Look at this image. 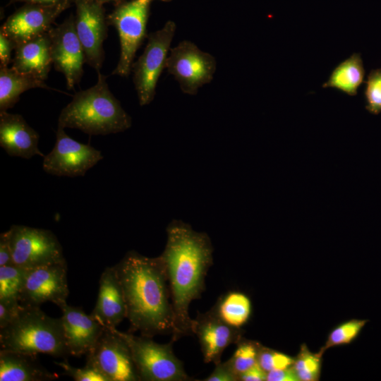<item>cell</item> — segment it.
<instances>
[{"label":"cell","instance_id":"cell-1","mask_svg":"<svg viewBox=\"0 0 381 381\" xmlns=\"http://www.w3.org/2000/svg\"><path fill=\"white\" fill-rule=\"evenodd\" d=\"M167 243L160 255L165 264L174 315L171 341L193 334L189 306L201 297L205 277L213 264V247L206 233L194 231L180 220L167 228Z\"/></svg>","mask_w":381,"mask_h":381},{"label":"cell","instance_id":"cell-2","mask_svg":"<svg viewBox=\"0 0 381 381\" xmlns=\"http://www.w3.org/2000/svg\"><path fill=\"white\" fill-rule=\"evenodd\" d=\"M123 289L129 332L153 338L174 332V315L165 264L135 250L113 266Z\"/></svg>","mask_w":381,"mask_h":381},{"label":"cell","instance_id":"cell-3","mask_svg":"<svg viewBox=\"0 0 381 381\" xmlns=\"http://www.w3.org/2000/svg\"><path fill=\"white\" fill-rule=\"evenodd\" d=\"M131 124V116L99 72L95 85L75 93L58 119V126L78 129L89 135L117 133L128 129Z\"/></svg>","mask_w":381,"mask_h":381},{"label":"cell","instance_id":"cell-4","mask_svg":"<svg viewBox=\"0 0 381 381\" xmlns=\"http://www.w3.org/2000/svg\"><path fill=\"white\" fill-rule=\"evenodd\" d=\"M0 350L71 356L61 318L50 317L38 306L20 305L12 322L0 329Z\"/></svg>","mask_w":381,"mask_h":381},{"label":"cell","instance_id":"cell-5","mask_svg":"<svg viewBox=\"0 0 381 381\" xmlns=\"http://www.w3.org/2000/svg\"><path fill=\"white\" fill-rule=\"evenodd\" d=\"M131 348L140 381H189L181 361L174 354L172 344H159L152 338L121 332Z\"/></svg>","mask_w":381,"mask_h":381},{"label":"cell","instance_id":"cell-6","mask_svg":"<svg viewBox=\"0 0 381 381\" xmlns=\"http://www.w3.org/2000/svg\"><path fill=\"white\" fill-rule=\"evenodd\" d=\"M152 0H131L119 4L107 16V23L117 30L120 57L112 75L128 76L138 48L146 36L150 6Z\"/></svg>","mask_w":381,"mask_h":381},{"label":"cell","instance_id":"cell-7","mask_svg":"<svg viewBox=\"0 0 381 381\" xmlns=\"http://www.w3.org/2000/svg\"><path fill=\"white\" fill-rule=\"evenodd\" d=\"M6 231L13 265L30 270L66 262L62 246L52 231L14 224Z\"/></svg>","mask_w":381,"mask_h":381},{"label":"cell","instance_id":"cell-8","mask_svg":"<svg viewBox=\"0 0 381 381\" xmlns=\"http://www.w3.org/2000/svg\"><path fill=\"white\" fill-rule=\"evenodd\" d=\"M174 21H167L159 30L151 32L146 47L133 64V80L140 106L154 99L159 78L166 68L169 50L176 31Z\"/></svg>","mask_w":381,"mask_h":381},{"label":"cell","instance_id":"cell-9","mask_svg":"<svg viewBox=\"0 0 381 381\" xmlns=\"http://www.w3.org/2000/svg\"><path fill=\"white\" fill-rule=\"evenodd\" d=\"M86 364L100 372L108 381H140L129 344L116 328L104 327L86 354Z\"/></svg>","mask_w":381,"mask_h":381},{"label":"cell","instance_id":"cell-10","mask_svg":"<svg viewBox=\"0 0 381 381\" xmlns=\"http://www.w3.org/2000/svg\"><path fill=\"white\" fill-rule=\"evenodd\" d=\"M217 68L215 58L194 43L183 40L170 49L166 68L177 80L183 92L195 95L209 83Z\"/></svg>","mask_w":381,"mask_h":381},{"label":"cell","instance_id":"cell-11","mask_svg":"<svg viewBox=\"0 0 381 381\" xmlns=\"http://www.w3.org/2000/svg\"><path fill=\"white\" fill-rule=\"evenodd\" d=\"M68 294L64 262L26 270L18 301L21 306L38 307L52 302L61 309L67 304Z\"/></svg>","mask_w":381,"mask_h":381},{"label":"cell","instance_id":"cell-12","mask_svg":"<svg viewBox=\"0 0 381 381\" xmlns=\"http://www.w3.org/2000/svg\"><path fill=\"white\" fill-rule=\"evenodd\" d=\"M102 159L99 150L75 140L58 126L54 146L44 155L42 168L46 173L58 176H81Z\"/></svg>","mask_w":381,"mask_h":381},{"label":"cell","instance_id":"cell-13","mask_svg":"<svg viewBox=\"0 0 381 381\" xmlns=\"http://www.w3.org/2000/svg\"><path fill=\"white\" fill-rule=\"evenodd\" d=\"M75 28L85 62L98 73L104 59L103 42L107 35V17L103 4L95 0H73Z\"/></svg>","mask_w":381,"mask_h":381},{"label":"cell","instance_id":"cell-14","mask_svg":"<svg viewBox=\"0 0 381 381\" xmlns=\"http://www.w3.org/2000/svg\"><path fill=\"white\" fill-rule=\"evenodd\" d=\"M52 63L66 79L67 88L73 90L83 74L85 56L75 32L74 15L49 30Z\"/></svg>","mask_w":381,"mask_h":381},{"label":"cell","instance_id":"cell-15","mask_svg":"<svg viewBox=\"0 0 381 381\" xmlns=\"http://www.w3.org/2000/svg\"><path fill=\"white\" fill-rule=\"evenodd\" d=\"M69 6L25 4L7 18L0 32L9 37L16 47L49 32L55 19Z\"/></svg>","mask_w":381,"mask_h":381},{"label":"cell","instance_id":"cell-16","mask_svg":"<svg viewBox=\"0 0 381 381\" xmlns=\"http://www.w3.org/2000/svg\"><path fill=\"white\" fill-rule=\"evenodd\" d=\"M193 330L198 339L204 362L214 365L221 362L226 348L242 338L241 329L226 324L212 310L198 313L193 319Z\"/></svg>","mask_w":381,"mask_h":381},{"label":"cell","instance_id":"cell-17","mask_svg":"<svg viewBox=\"0 0 381 381\" xmlns=\"http://www.w3.org/2000/svg\"><path fill=\"white\" fill-rule=\"evenodd\" d=\"M60 317L70 356L86 355L94 346L104 327L82 308L68 305L61 308Z\"/></svg>","mask_w":381,"mask_h":381},{"label":"cell","instance_id":"cell-18","mask_svg":"<svg viewBox=\"0 0 381 381\" xmlns=\"http://www.w3.org/2000/svg\"><path fill=\"white\" fill-rule=\"evenodd\" d=\"M40 136L24 118L7 111L0 112V146L11 157H44L38 147Z\"/></svg>","mask_w":381,"mask_h":381},{"label":"cell","instance_id":"cell-19","mask_svg":"<svg viewBox=\"0 0 381 381\" xmlns=\"http://www.w3.org/2000/svg\"><path fill=\"white\" fill-rule=\"evenodd\" d=\"M104 327L116 328L126 318L123 292L114 267H107L99 280V291L91 314Z\"/></svg>","mask_w":381,"mask_h":381},{"label":"cell","instance_id":"cell-20","mask_svg":"<svg viewBox=\"0 0 381 381\" xmlns=\"http://www.w3.org/2000/svg\"><path fill=\"white\" fill-rule=\"evenodd\" d=\"M52 63L49 32L17 45L12 67L18 72L32 75L44 81Z\"/></svg>","mask_w":381,"mask_h":381},{"label":"cell","instance_id":"cell-21","mask_svg":"<svg viewBox=\"0 0 381 381\" xmlns=\"http://www.w3.org/2000/svg\"><path fill=\"white\" fill-rule=\"evenodd\" d=\"M58 377L38 362L36 355L0 350V381H51Z\"/></svg>","mask_w":381,"mask_h":381},{"label":"cell","instance_id":"cell-22","mask_svg":"<svg viewBox=\"0 0 381 381\" xmlns=\"http://www.w3.org/2000/svg\"><path fill=\"white\" fill-rule=\"evenodd\" d=\"M33 88H49L37 77L11 67H0V112L13 107L24 92Z\"/></svg>","mask_w":381,"mask_h":381},{"label":"cell","instance_id":"cell-23","mask_svg":"<svg viewBox=\"0 0 381 381\" xmlns=\"http://www.w3.org/2000/svg\"><path fill=\"white\" fill-rule=\"evenodd\" d=\"M364 77L365 68L361 54L353 53L333 69L322 87H332L354 96L357 95Z\"/></svg>","mask_w":381,"mask_h":381},{"label":"cell","instance_id":"cell-24","mask_svg":"<svg viewBox=\"0 0 381 381\" xmlns=\"http://www.w3.org/2000/svg\"><path fill=\"white\" fill-rule=\"evenodd\" d=\"M211 310L226 324L241 329L248 322L252 306L246 294L234 291L222 295Z\"/></svg>","mask_w":381,"mask_h":381},{"label":"cell","instance_id":"cell-25","mask_svg":"<svg viewBox=\"0 0 381 381\" xmlns=\"http://www.w3.org/2000/svg\"><path fill=\"white\" fill-rule=\"evenodd\" d=\"M25 270L15 265L0 267V301L19 303Z\"/></svg>","mask_w":381,"mask_h":381},{"label":"cell","instance_id":"cell-26","mask_svg":"<svg viewBox=\"0 0 381 381\" xmlns=\"http://www.w3.org/2000/svg\"><path fill=\"white\" fill-rule=\"evenodd\" d=\"M236 344V349L227 362L238 379L239 375L258 363L260 344L243 337Z\"/></svg>","mask_w":381,"mask_h":381},{"label":"cell","instance_id":"cell-27","mask_svg":"<svg viewBox=\"0 0 381 381\" xmlns=\"http://www.w3.org/2000/svg\"><path fill=\"white\" fill-rule=\"evenodd\" d=\"M322 351L318 353L310 352L303 344L296 359L294 360L292 368L298 380L315 381L320 377L321 368Z\"/></svg>","mask_w":381,"mask_h":381},{"label":"cell","instance_id":"cell-28","mask_svg":"<svg viewBox=\"0 0 381 381\" xmlns=\"http://www.w3.org/2000/svg\"><path fill=\"white\" fill-rule=\"evenodd\" d=\"M365 109L370 114L381 113V68L370 71L364 89Z\"/></svg>","mask_w":381,"mask_h":381},{"label":"cell","instance_id":"cell-29","mask_svg":"<svg viewBox=\"0 0 381 381\" xmlns=\"http://www.w3.org/2000/svg\"><path fill=\"white\" fill-rule=\"evenodd\" d=\"M366 320H352L334 329L329 334L322 351L327 348L350 343L358 334Z\"/></svg>","mask_w":381,"mask_h":381},{"label":"cell","instance_id":"cell-30","mask_svg":"<svg viewBox=\"0 0 381 381\" xmlns=\"http://www.w3.org/2000/svg\"><path fill=\"white\" fill-rule=\"evenodd\" d=\"M294 358L283 353L266 348L260 345L258 363L266 372L279 370L290 367L293 365Z\"/></svg>","mask_w":381,"mask_h":381},{"label":"cell","instance_id":"cell-31","mask_svg":"<svg viewBox=\"0 0 381 381\" xmlns=\"http://www.w3.org/2000/svg\"><path fill=\"white\" fill-rule=\"evenodd\" d=\"M54 363L63 369L64 375L72 377L75 381H108L100 372L87 364L78 368L71 365L66 360Z\"/></svg>","mask_w":381,"mask_h":381},{"label":"cell","instance_id":"cell-32","mask_svg":"<svg viewBox=\"0 0 381 381\" xmlns=\"http://www.w3.org/2000/svg\"><path fill=\"white\" fill-rule=\"evenodd\" d=\"M203 381H238L227 361L215 365L214 370Z\"/></svg>","mask_w":381,"mask_h":381},{"label":"cell","instance_id":"cell-33","mask_svg":"<svg viewBox=\"0 0 381 381\" xmlns=\"http://www.w3.org/2000/svg\"><path fill=\"white\" fill-rule=\"evenodd\" d=\"M20 307V303L0 301V329L7 326L17 315Z\"/></svg>","mask_w":381,"mask_h":381},{"label":"cell","instance_id":"cell-34","mask_svg":"<svg viewBox=\"0 0 381 381\" xmlns=\"http://www.w3.org/2000/svg\"><path fill=\"white\" fill-rule=\"evenodd\" d=\"M16 46L13 41L0 32V67H8L11 59V52Z\"/></svg>","mask_w":381,"mask_h":381},{"label":"cell","instance_id":"cell-35","mask_svg":"<svg viewBox=\"0 0 381 381\" xmlns=\"http://www.w3.org/2000/svg\"><path fill=\"white\" fill-rule=\"evenodd\" d=\"M13 265L7 231L0 234V267Z\"/></svg>","mask_w":381,"mask_h":381},{"label":"cell","instance_id":"cell-36","mask_svg":"<svg viewBox=\"0 0 381 381\" xmlns=\"http://www.w3.org/2000/svg\"><path fill=\"white\" fill-rule=\"evenodd\" d=\"M267 381H297L298 380L292 365L286 368L274 370L267 373Z\"/></svg>","mask_w":381,"mask_h":381},{"label":"cell","instance_id":"cell-37","mask_svg":"<svg viewBox=\"0 0 381 381\" xmlns=\"http://www.w3.org/2000/svg\"><path fill=\"white\" fill-rule=\"evenodd\" d=\"M267 373L257 363L239 375L238 381H265Z\"/></svg>","mask_w":381,"mask_h":381},{"label":"cell","instance_id":"cell-38","mask_svg":"<svg viewBox=\"0 0 381 381\" xmlns=\"http://www.w3.org/2000/svg\"><path fill=\"white\" fill-rule=\"evenodd\" d=\"M11 3L24 2L25 4H35L44 6L68 5L73 3V0H9Z\"/></svg>","mask_w":381,"mask_h":381},{"label":"cell","instance_id":"cell-39","mask_svg":"<svg viewBox=\"0 0 381 381\" xmlns=\"http://www.w3.org/2000/svg\"><path fill=\"white\" fill-rule=\"evenodd\" d=\"M102 4H104V3H107V2H110V1H120V0H95Z\"/></svg>","mask_w":381,"mask_h":381},{"label":"cell","instance_id":"cell-40","mask_svg":"<svg viewBox=\"0 0 381 381\" xmlns=\"http://www.w3.org/2000/svg\"><path fill=\"white\" fill-rule=\"evenodd\" d=\"M153 1V0H152ZM161 1H171V0H161Z\"/></svg>","mask_w":381,"mask_h":381}]
</instances>
